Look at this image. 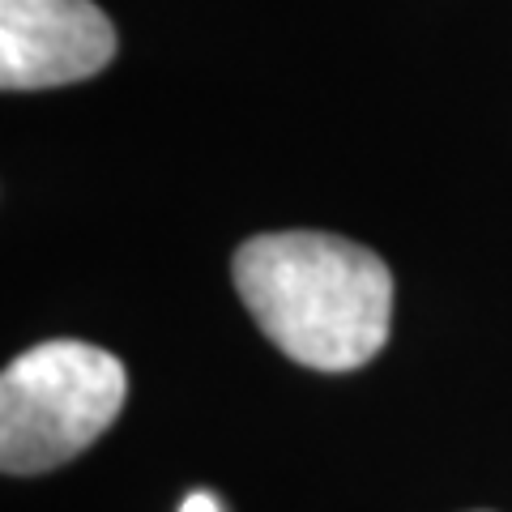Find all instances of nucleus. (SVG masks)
Returning <instances> with one entry per match:
<instances>
[{"instance_id":"nucleus-4","label":"nucleus","mask_w":512,"mask_h":512,"mask_svg":"<svg viewBox=\"0 0 512 512\" xmlns=\"http://www.w3.org/2000/svg\"><path fill=\"white\" fill-rule=\"evenodd\" d=\"M180 512H222V504L214 500V495H210V491H192V495H188V500L180 504Z\"/></svg>"},{"instance_id":"nucleus-2","label":"nucleus","mask_w":512,"mask_h":512,"mask_svg":"<svg viewBox=\"0 0 512 512\" xmlns=\"http://www.w3.org/2000/svg\"><path fill=\"white\" fill-rule=\"evenodd\" d=\"M128 397L124 363L103 346L56 338L22 350L0 376V470L43 474L103 436Z\"/></svg>"},{"instance_id":"nucleus-3","label":"nucleus","mask_w":512,"mask_h":512,"mask_svg":"<svg viewBox=\"0 0 512 512\" xmlns=\"http://www.w3.org/2000/svg\"><path fill=\"white\" fill-rule=\"evenodd\" d=\"M116 26L94 0H0V86L52 90L103 73Z\"/></svg>"},{"instance_id":"nucleus-1","label":"nucleus","mask_w":512,"mask_h":512,"mask_svg":"<svg viewBox=\"0 0 512 512\" xmlns=\"http://www.w3.org/2000/svg\"><path fill=\"white\" fill-rule=\"evenodd\" d=\"M248 316L286 359L312 372H355L393 325V274L372 248L329 231H269L231 261Z\"/></svg>"}]
</instances>
